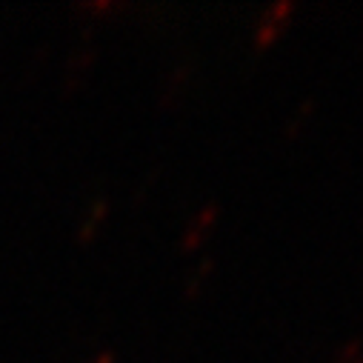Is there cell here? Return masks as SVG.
<instances>
[{"mask_svg": "<svg viewBox=\"0 0 363 363\" xmlns=\"http://www.w3.org/2000/svg\"><path fill=\"white\" fill-rule=\"evenodd\" d=\"M292 15H295V0H275V4H269L252 29V43L257 49L272 46L281 38V32L289 26Z\"/></svg>", "mask_w": 363, "mask_h": 363, "instance_id": "obj_1", "label": "cell"}, {"mask_svg": "<svg viewBox=\"0 0 363 363\" xmlns=\"http://www.w3.org/2000/svg\"><path fill=\"white\" fill-rule=\"evenodd\" d=\"M218 203H203L201 209H198V215L189 220V226L184 229V238H180V246H184L186 252L189 249H198L203 240H206V235H209V229L215 226V220H218Z\"/></svg>", "mask_w": 363, "mask_h": 363, "instance_id": "obj_2", "label": "cell"}, {"mask_svg": "<svg viewBox=\"0 0 363 363\" xmlns=\"http://www.w3.org/2000/svg\"><path fill=\"white\" fill-rule=\"evenodd\" d=\"M315 109H318V98H315V95H306V98H303V101L289 112V118H286V123H284V135H286V138L301 135V129L312 121Z\"/></svg>", "mask_w": 363, "mask_h": 363, "instance_id": "obj_3", "label": "cell"}, {"mask_svg": "<svg viewBox=\"0 0 363 363\" xmlns=\"http://www.w3.org/2000/svg\"><path fill=\"white\" fill-rule=\"evenodd\" d=\"M212 272H215V257H212V255H203V257L195 263V269L189 272V281H186V295H195L198 289H203Z\"/></svg>", "mask_w": 363, "mask_h": 363, "instance_id": "obj_4", "label": "cell"}]
</instances>
